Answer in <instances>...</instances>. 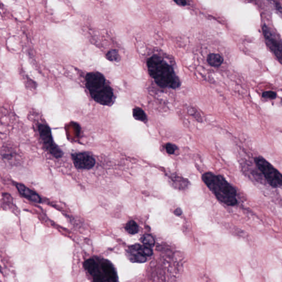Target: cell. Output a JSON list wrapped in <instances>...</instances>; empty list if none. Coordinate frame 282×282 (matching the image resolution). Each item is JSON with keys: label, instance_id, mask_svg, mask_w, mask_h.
Segmentation results:
<instances>
[{"label": "cell", "instance_id": "obj_19", "mask_svg": "<svg viewBox=\"0 0 282 282\" xmlns=\"http://www.w3.org/2000/svg\"><path fill=\"white\" fill-rule=\"evenodd\" d=\"M179 5L185 6L186 2L185 0H174Z\"/></svg>", "mask_w": 282, "mask_h": 282}, {"label": "cell", "instance_id": "obj_9", "mask_svg": "<svg viewBox=\"0 0 282 282\" xmlns=\"http://www.w3.org/2000/svg\"><path fill=\"white\" fill-rule=\"evenodd\" d=\"M127 253L129 260L132 262L143 263L147 260L144 246L138 244L133 245L128 248Z\"/></svg>", "mask_w": 282, "mask_h": 282}, {"label": "cell", "instance_id": "obj_10", "mask_svg": "<svg viewBox=\"0 0 282 282\" xmlns=\"http://www.w3.org/2000/svg\"><path fill=\"white\" fill-rule=\"evenodd\" d=\"M16 187L20 193L25 198L29 200L32 202L35 203H40L42 202V199L34 191L28 189L21 183H17Z\"/></svg>", "mask_w": 282, "mask_h": 282}, {"label": "cell", "instance_id": "obj_1", "mask_svg": "<svg viewBox=\"0 0 282 282\" xmlns=\"http://www.w3.org/2000/svg\"><path fill=\"white\" fill-rule=\"evenodd\" d=\"M148 71L156 84L162 87L176 89L180 86V81L171 66L162 58L154 55L147 61Z\"/></svg>", "mask_w": 282, "mask_h": 282}, {"label": "cell", "instance_id": "obj_16", "mask_svg": "<svg viewBox=\"0 0 282 282\" xmlns=\"http://www.w3.org/2000/svg\"><path fill=\"white\" fill-rule=\"evenodd\" d=\"M264 99L274 100L277 98V93L274 91H265L262 95Z\"/></svg>", "mask_w": 282, "mask_h": 282}, {"label": "cell", "instance_id": "obj_8", "mask_svg": "<svg viewBox=\"0 0 282 282\" xmlns=\"http://www.w3.org/2000/svg\"><path fill=\"white\" fill-rule=\"evenodd\" d=\"M72 159L76 168L91 169L95 166L96 160L87 152H79L72 154Z\"/></svg>", "mask_w": 282, "mask_h": 282}, {"label": "cell", "instance_id": "obj_11", "mask_svg": "<svg viewBox=\"0 0 282 282\" xmlns=\"http://www.w3.org/2000/svg\"><path fill=\"white\" fill-rule=\"evenodd\" d=\"M208 64L213 67L220 66L223 62V58L218 53H211L207 58Z\"/></svg>", "mask_w": 282, "mask_h": 282}, {"label": "cell", "instance_id": "obj_14", "mask_svg": "<svg viewBox=\"0 0 282 282\" xmlns=\"http://www.w3.org/2000/svg\"><path fill=\"white\" fill-rule=\"evenodd\" d=\"M125 230L129 234H135L138 231V227L135 221H130L127 224Z\"/></svg>", "mask_w": 282, "mask_h": 282}, {"label": "cell", "instance_id": "obj_18", "mask_svg": "<svg viewBox=\"0 0 282 282\" xmlns=\"http://www.w3.org/2000/svg\"><path fill=\"white\" fill-rule=\"evenodd\" d=\"M274 5L277 11L282 15V8L279 3L274 2Z\"/></svg>", "mask_w": 282, "mask_h": 282}, {"label": "cell", "instance_id": "obj_7", "mask_svg": "<svg viewBox=\"0 0 282 282\" xmlns=\"http://www.w3.org/2000/svg\"><path fill=\"white\" fill-rule=\"evenodd\" d=\"M262 32L267 47L282 65V42L266 25L263 26Z\"/></svg>", "mask_w": 282, "mask_h": 282}, {"label": "cell", "instance_id": "obj_15", "mask_svg": "<svg viewBox=\"0 0 282 282\" xmlns=\"http://www.w3.org/2000/svg\"><path fill=\"white\" fill-rule=\"evenodd\" d=\"M142 241L146 247H150L154 244V240L151 235H145L143 236Z\"/></svg>", "mask_w": 282, "mask_h": 282}, {"label": "cell", "instance_id": "obj_6", "mask_svg": "<svg viewBox=\"0 0 282 282\" xmlns=\"http://www.w3.org/2000/svg\"><path fill=\"white\" fill-rule=\"evenodd\" d=\"M38 132L45 149L53 157L59 159L64 155L63 152L53 141L51 130L46 124H41L38 126Z\"/></svg>", "mask_w": 282, "mask_h": 282}, {"label": "cell", "instance_id": "obj_5", "mask_svg": "<svg viewBox=\"0 0 282 282\" xmlns=\"http://www.w3.org/2000/svg\"><path fill=\"white\" fill-rule=\"evenodd\" d=\"M254 162L268 184L275 189H282V174L278 170L260 156L255 158Z\"/></svg>", "mask_w": 282, "mask_h": 282}, {"label": "cell", "instance_id": "obj_20", "mask_svg": "<svg viewBox=\"0 0 282 282\" xmlns=\"http://www.w3.org/2000/svg\"><path fill=\"white\" fill-rule=\"evenodd\" d=\"M182 213V210L180 208H178L175 210V211H174V213L178 216H180Z\"/></svg>", "mask_w": 282, "mask_h": 282}, {"label": "cell", "instance_id": "obj_21", "mask_svg": "<svg viewBox=\"0 0 282 282\" xmlns=\"http://www.w3.org/2000/svg\"><path fill=\"white\" fill-rule=\"evenodd\" d=\"M281 104L282 105V99H281Z\"/></svg>", "mask_w": 282, "mask_h": 282}, {"label": "cell", "instance_id": "obj_13", "mask_svg": "<svg viewBox=\"0 0 282 282\" xmlns=\"http://www.w3.org/2000/svg\"><path fill=\"white\" fill-rule=\"evenodd\" d=\"M106 58L110 61L118 62L120 60V56L118 51L115 49H111L106 53Z\"/></svg>", "mask_w": 282, "mask_h": 282}, {"label": "cell", "instance_id": "obj_12", "mask_svg": "<svg viewBox=\"0 0 282 282\" xmlns=\"http://www.w3.org/2000/svg\"><path fill=\"white\" fill-rule=\"evenodd\" d=\"M133 118L138 121H140L142 122H147V118L146 115L140 107H136L133 109Z\"/></svg>", "mask_w": 282, "mask_h": 282}, {"label": "cell", "instance_id": "obj_17", "mask_svg": "<svg viewBox=\"0 0 282 282\" xmlns=\"http://www.w3.org/2000/svg\"><path fill=\"white\" fill-rule=\"evenodd\" d=\"M177 149V147L171 143H168V144L165 146V150L167 152V153L170 154H173L175 153V151Z\"/></svg>", "mask_w": 282, "mask_h": 282}, {"label": "cell", "instance_id": "obj_2", "mask_svg": "<svg viewBox=\"0 0 282 282\" xmlns=\"http://www.w3.org/2000/svg\"><path fill=\"white\" fill-rule=\"evenodd\" d=\"M86 86L92 99L104 106L114 103L113 89L106 83L104 76L99 72H92L86 76Z\"/></svg>", "mask_w": 282, "mask_h": 282}, {"label": "cell", "instance_id": "obj_4", "mask_svg": "<svg viewBox=\"0 0 282 282\" xmlns=\"http://www.w3.org/2000/svg\"><path fill=\"white\" fill-rule=\"evenodd\" d=\"M84 268L94 281L114 282L118 281L115 267L107 259L92 257L84 262Z\"/></svg>", "mask_w": 282, "mask_h": 282}, {"label": "cell", "instance_id": "obj_3", "mask_svg": "<svg viewBox=\"0 0 282 282\" xmlns=\"http://www.w3.org/2000/svg\"><path fill=\"white\" fill-rule=\"evenodd\" d=\"M203 179L209 190L221 202L229 206H235L238 204L236 189L223 177L207 173L204 174Z\"/></svg>", "mask_w": 282, "mask_h": 282}]
</instances>
